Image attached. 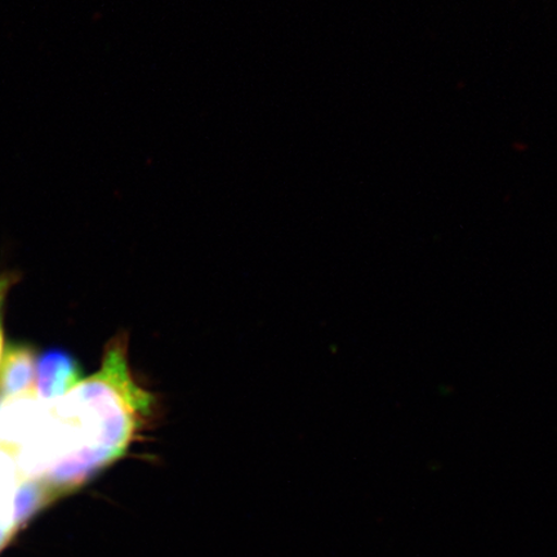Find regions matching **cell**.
I'll list each match as a JSON object with an SVG mask.
<instances>
[{
	"label": "cell",
	"instance_id": "cell-1",
	"mask_svg": "<svg viewBox=\"0 0 557 557\" xmlns=\"http://www.w3.org/2000/svg\"><path fill=\"white\" fill-rule=\"evenodd\" d=\"M48 407L35 392L3 401L0 407V447L16 453L44 426Z\"/></svg>",
	"mask_w": 557,
	"mask_h": 557
},
{
	"label": "cell",
	"instance_id": "cell-3",
	"mask_svg": "<svg viewBox=\"0 0 557 557\" xmlns=\"http://www.w3.org/2000/svg\"><path fill=\"white\" fill-rule=\"evenodd\" d=\"M35 357L32 347L12 345L0 364V398L4 401L34 392Z\"/></svg>",
	"mask_w": 557,
	"mask_h": 557
},
{
	"label": "cell",
	"instance_id": "cell-2",
	"mask_svg": "<svg viewBox=\"0 0 557 557\" xmlns=\"http://www.w3.org/2000/svg\"><path fill=\"white\" fill-rule=\"evenodd\" d=\"M83 369L72 354L48 350L37 364V396L41 401L53 403L72 392L83 381Z\"/></svg>",
	"mask_w": 557,
	"mask_h": 557
},
{
	"label": "cell",
	"instance_id": "cell-8",
	"mask_svg": "<svg viewBox=\"0 0 557 557\" xmlns=\"http://www.w3.org/2000/svg\"><path fill=\"white\" fill-rule=\"evenodd\" d=\"M3 346H4L3 332H2V329H0V364H2Z\"/></svg>",
	"mask_w": 557,
	"mask_h": 557
},
{
	"label": "cell",
	"instance_id": "cell-4",
	"mask_svg": "<svg viewBox=\"0 0 557 557\" xmlns=\"http://www.w3.org/2000/svg\"><path fill=\"white\" fill-rule=\"evenodd\" d=\"M55 499L58 497L44 479H23L12 497L11 519L15 531Z\"/></svg>",
	"mask_w": 557,
	"mask_h": 557
},
{
	"label": "cell",
	"instance_id": "cell-7",
	"mask_svg": "<svg viewBox=\"0 0 557 557\" xmlns=\"http://www.w3.org/2000/svg\"><path fill=\"white\" fill-rule=\"evenodd\" d=\"M15 533V528H13L11 521L0 520V549L11 541L12 535Z\"/></svg>",
	"mask_w": 557,
	"mask_h": 557
},
{
	"label": "cell",
	"instance_id": "cell-5",
	"mask_svg": "<svg viewBox=\"0 0 557 557\" xmlns=\"http://www.w3.org/2000/svg\"><path fill=\"white\" fill-rule=\"evenodd\" d=\"M18 479L15 453L0 447V520L12 522V497Z\"/></svg>",
	"mask_w": 557,
	"mask_h": 557
},
{
	"label": "cell",
	"instance_id": "cell-9",
	"mask_svg": "<svg viewBox=\"0 0 557 557\" xmlns=\"http://www.w3.org/2000/svg\"><path fill=\"white\" fill-rule=\"evenodd\" d=\"M3 401L4 400L2 398H0V407H2Z\"/></svg>",
	"mask_w": 557,
	"mask_h": 557
},
{
	"label": "cell",
	"instance_id": "cell-6",
	"mask_svg": "<svg viewBox=\"0 0 557 557\" xmlns=\"http://www.w3.org/2000/svg\"><path fill=\"white\" fill-rule=\"evenodd\" d=\"M17 277L18 276L13 273H5L0 276V313H2V306L7 294H9V290L11 289L13 283L17 281ZM0 322H2V320H0ZM0 329H2V325H0Z\"/></svg>",
	"mask_w": 557,
	"mask_h": 557
}]
</instances>
